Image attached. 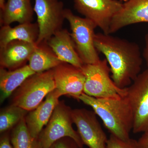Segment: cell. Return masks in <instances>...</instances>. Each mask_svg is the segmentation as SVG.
<instances>
[{"label": "cell", "mask_w": 148, "mask_h": 148, "mask_svg": "<svg viewBox=\"0 0 148 148\" xmlns=\"http://www.w3.org/2000/svg\"><path fill=\"white\" fill-rule=\"evenodd\" d=\"M34 11L37 15L38 37L36 44L46 42L62 29L65 19L63 3L60 0H35Z\"/></svg>", "instance_id": "ba28073f"}, {"label": "cell", "mask_w": 148, "mask_h": 148, "mask_svg": "<svg viewBox=\"0 0 148 148\" xmlns=\"http://www.w3.org/2000/svg\"><path fill=\"white\" fill-rule=\"evenodd\" d=\"M56 88L53 69L29 77L13 92L11 105L30 112Z\"/></svg>", "instance_id": "5b68a950"}, {"label": "cell", "mask_w": 148, "mask_h": 148, "mask_svg": "<svg viewBox=\"0 0 148 148\" xmlns=\"http://www.w3.org/2000/svg\"><path fill=\"white\" fill-rule=\"evenodd\" d=\"M94 43L110 66L112 79L121 88L128 87L140 73L143 58L137 43L110 34H95Z\"/></svg>", "instance_id": "6da1fadb"}, {"label": "cell", "mask_w": 148, "mask_h": 148, "mask_svg": "<svg viewBox=\"0 0 148 148\" xmlns=\"http://www.w3.org/2000/svg\"><path fill=\"white\" fill-rule=\"evenodd\" d=\"M107 148H139L138 141L130 138L124 141L112 135L108 139Z\"/></svg>", "instance_id": "7402d4cb"}, {"label": "cell", "mask_w": 148, "mask_h": 148, "mask_svg": "<svg viewBox=\"0 0 148 148\" xmlns=\"http://www.w3.org/2000/svg\"><path fill=\"white\" fill-rule=\"evenodd\" d=\"M74 6L80 14L94 22L103 33L109 34L112 20L122 7L117 0H73Z\"/></svg>", "instance_id": "9c48e42d"}, {"label": "cell", "mask_w": 148, "mask_h": 148, "mask_svg": "<svg viewBox=\"0 0 148 148\" xmlns=\"http://www.w3.org/2000/svg\"><path fill=\"white\" fill-rule=\"evenodd\" d=\"M145 46L143 50V56L146 61L147 66V69H148V34L145 36Z\"/></svg>", "instance_id": "484cf974"}, {"label": "cell", "mask_w": 148, "mask_h": 148, "mask_svg": "<svg viewBox=\"0 0 148 148\" xmlns=\"http://www.w3.org/2000/svg\"><path fill=\"white\" fill-rule=\"evenodd\" d=\"M94 111L85 108L72 110L73 123L84 145L89 148H107L108 139Z\"/></svg>", "instance_id": "30bf717a"}, {"label": "cell", "mask_w": 148, "mask_h": 148, "mask_svg": "<svg viewBox=\"0 0 148 148\" xmlns=\"http://www.w3.org/2000/svg\"><path fill=\"white\" fill-rule=\"evenodd\" d=\"M72 110L64 101H59L47 124L37 138L38 148H49L57 140L66 137L73 140L79 148H84L79 135L73 127Z\"/></svg>", "instance_id": "3957f363"}, {"label": "cell", "mask_w": 148, "mask_h": 148, "mask_svg": "<svg viewBox=\"0 0 148 148\" xmlns=\"http://www.w3.org/2000/svg\"><path fill=\"white\" fill-rule=\"evenodd\" d=\"M49 148H79L72 138L66 137L57 140Z\"/></svg>", "instance_id": "603a6c76"}, {"label": "cell", "mask_w": 148, "mask_h": 148, "mask_svg": "<svg viewBox=\"0 0 148 148\" xmlns=\"http://www.w3.org/2000/svg\"><path fill=\"white\" fill-rule=\"evenodd\" d=\"M46 42L61 62L82 68L84 64L68 30L62 29L59 30Z\"/></svg>", "instance_id": "5bb4252c"}, {"label": "cell", "mask_w": 148, "mask_h": 148, "mask_svg": "<svg viewBox=\"0 0 148 148\" xmlns=\"http://www.w3.org/2000/svg\"><path fill=\"white\" fill-rule=\"evenodd\" d=\"M106 59L94 64H84L82 70L85 77L84 93L98 98L125 97L126 88H119L110 76V69Z\"/></svg>", "instance_id": "277c9868"}, {"label": "cell", "mask_w": 148, "mask_h": 148, "mask_svg": "<svg viewBox=\"0 0 148 148\" xmlns=\"http://www.w3.org/2000/svg\"><path fill=\"white\" fill-rule=\"evenodd\" d=\"M139 148H148V132L144 133L138 140Z\"/></svg>", "instance_id": "d4e9b609"}, {"label": "cell", "mask_w": 148, "mask_h": 148, "mask_svg": "<svg viewBox=\"0 0 148 148\" xmlns=\"http://www.w3.org/2000/svg\"><path fill=\"white\" fill-rule=\"evenodd\" d=\"M28 61L29 67L36 73L53 69L62 62L46 42L37 45Z\"/></svg>", "instance_id": "d6986e66"}, {"label": "cell", "mask_w": 148, "mask_h": 148, "mask_svg": "<svg viewBox=\"0 0 148 148\" xmlns=\"http://www.w3.org/2000/svg\"><path fill=\"white\" fill-rule=\"evenodd\" d=\"M38 26L36 23H24L16 27L2 26L0 30V48L14 40L36 43L38 37Z\"/></svg>", "instance_id": "ac0fdd59"}, {"label": "cell", "mask_w": 148, "mask_h": 148, "mask_svg": "<svg viewBox=\"0 0 148 148\" xmlns=\"http://www.w3.org/2000/svg\"><path fill=\"white\" fill-rule=\"evenodd\" d=\"M1 134L0 138V148H13L11 143L10 133L9 131Z\"/></svg>", "instance_id": "cb8c5ba5"}, {"label": "cell", "mask_w": 148, "mask_h": 148, "mask_svg": "<svg viewBox=\"0 0 148 148\" xmlns=\"http://www.w3.org/2000/svg\"><path fill=\"white\" fill-rule=\"evenodd\" d=\"M6 3L5 0H0V9L3 10L5 6Z\"/></svg>", "instance_id": "4316f807"}, {"label": "cell", "mask_w": 148, "mask_h": 148, "mask_svg": "<svg viewBox=\"0 0 148 148\" xmlns=\"http://www.w3.org/2000/svg\"><path fill=\"white\" fill-rule=\"evenodd\" d=\"M121 1L124 2H125L127 1V0H121Z\"/></svg>", "instance_id": "83f0119b"}, {"label": "cell", "mask_w": 148, "mask_h": 148, "mask_svg": "<svg viewBox=\"0 0 148 148\" xmlns=\"http://www.w3.org/2000/svg\"><path fill=\"white\" fill-rule=\"evenodd\" d=\"M148 22V0H127L111 22L109 34L138 23Z\"/></svg>", "instance_id": "7c38bea8"}, {"label": "cell", "mask_w": 148, "mask_h": 148, "mask_svg": "<svg viewBox=\"0 0 148 148\" xmlns=\"http://www.w3.org/2000/svg\"><path fill=\"white\" fill-rule=\"evenodd\" d=\"M34 12L31 0H7L4 8L1 10V27L14 22L19 24L31 23Z\"/></svg>", "instance_id": "2e32d148"}, {"label": "cell", "mask_w": 148, "mask_h": 148, "mask_svg": "<svg viewBox=\"0 0 148 148\" xmlns=\"http://www.w3.org/2000/svg\"><path fill=\"white\" fill-rule=\"evenodd\" d=\"M61 96L58 90L54 89L46 97L45 101L34 110L29 112L25 116L26 125L32 138L37 139L47 124Z\"/></svg>", "instance_id": "4fadbf2b"}, {"label": "cell", "mask_w": 148, "mask_h": 148, "mask_svg": "<svg viewBox=\"0 0 148 148\" xmlns=\"http://www.w3.org/2000/svg\"><path fill=\"white\" fill-rule=\"evenodd\" d=\"M29 112L21 107L11 105L0 113V132L9 131L25 117Z\"/></svg>", "instance_id": "44dd1931"}, {"label": "cell", "mask_w": 148, "mask_h": 148, "mask_svg": "<svg viewBox=\"0 0 148 148\" xmlns=\"http://www.w3.org/2000/svg\"><path fill=\"white\" fill-rule=\"evenodd\" d=\"M36 73L29 65L13 70L0 69V102L2 103L29 77Z\"/></svg>", "instance_id": "e0dca14e"}, {"label": "cell", "mask_w": 148, "mask_h": 148, "mask_svg": "<svg viewBox=\"0 0 148 148\" xmlns=\"http://www.w3.org/2000/svg\"><path fill=\"white\" fill-rule=\"evenodd\" d=\"M133 118L132 132H148V69L140 73L126 88Z\"/></svg>", "instance_id": "52a82bcc"}, {"label": "cell", "mask_w": 148, "mask_h": 148, "mask_svg": "<svg viewBox=\"0 0 148 148\" xmlns=\"http://www.w3.org/2000/svg\"><path fill=\"white\" fill-rule=\"evenodd\" d=\"M10 138L13 148H38L37 139L31 136L25 118L12 129Z\"/></svg>", "instance_id": "ffe728a7"}, {"label": "cell", "mask_w": 148, "mask_h": 148, "mask_svg": "<svg viewBox=\"0 0 148 148\" xmlns=\"http://www.w3.org/2000/svg\"><path fill=\"white\" fill-rule=\"evenodd\" d=\"M56 88L61 96L76 99L84 93L85 77L81 69L62 62L53 69Z\"/></svg>", "instance_id": "8fae6325"}, {"label": "cell", "mask_w": 148, "mask_h": 148, "mask_svg": "<svg viewBox=\"0 0 148 148\" xmlns=\"http://www.w3.org/2000/svg\"><path fill=\"white\" fill-rule=\"evenodd\" d=\"M76 99L92 108L111 135L124 141L130 139L133 118L126 96L118 98H98L83 93Z\"/></svg>", "instance_id": "7a4b0ae2"}, {"label": "cell", "mask_w": 148, "mask_h": 148, "mask_svg": "<svg viewBox=\"0 0 148 148\" xmlns=\"http://www.w3.org/2000/svg\"><path fill=\"white\" fill-rule=\"evenodd\" d=\"M65 17L70 24L71 36L83 63H98L101 59L94 43L97 26L90 19L74 14L69 9L65 8Z\"/></svg>", "instance_id": "8992f818"}, {"label": "cell", "mask_w": 148, "mask_h": 148, "mask_svg": "<svg viewBox=\"0 0 148 148\" xmlns=\"http://www.w3.org/2000/svg\"><path fill=\"white\" fill-rule=\"evenodd\" d=\"M36 44L14 40L0 48L1 68L13 70L24 66L28 61Z\"/></svg>", "instance_id": "9a60e30c"}]
</instances>
